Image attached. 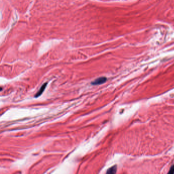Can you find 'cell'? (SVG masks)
Masks as SVG:
<instances>
[{
    "label": "cell",
    "instance_id": "cell-1",
    "mask_svg": "<svg viewBox=\"0 0 174 174\" xmlns=\"http://www.w3.org/2000/svg\"><path fill=\"white\" fill-rule=\"evenodd\" d=\"M106 80H107V78L106 77H100L96 79L94 81H93L92 82V84L95 85H99V84H101L105 83L106 81Z\"/></svg>",
    "mask_w": 174,
    "mask_h": 174
},
{
    "label": "cell",
    "instance_id": "cell-2",
    "mask_svg": "<svg viewBox=\"0 0 174 174\" xmlns=\"http://www.w3.org/2000/svg\"><path fill=\"white\" fill-rule=\"evenodd\" d=\"M117 171V166L115 165L108 169L106 174H116Z\"/></svg>",
    "mask_w": 174,
    "mask_h": 174
},
{
    "label": "cell",
    "instance_id": "cell-4",
    "mask_svg": "<svg viewBox=\"0 0 174 174\" xmlns=\"http://www.w3.org/2000/svg\"><path fill=\"white\" fill-rule=\"evenodd\" d=\"M167 174H174V165H172L170 167Z\"/></svg>",
    "mask_w": 174,
    "mask_h": 174
},
{
    "label": "cell",
    "instance_id": "cell-3",
    "mask_svg": "<svg viewBox=\"0 0 174 174\" xmlns=\"http://www.w3.org/2000/svg\"><path fill=\"white\" fill-rule=\"evenodd\" d=\"M47 84H48L47 83H46L42 85V86L41 87V88L39 89V91L36 94V95H35V97H36V98L38 97L39 96H40L42 94V93L44 92V91H45V89H46V88Z\"/></svg>",
    "mask_w": 174,
    "mask_h": 174
}]
</instances>
